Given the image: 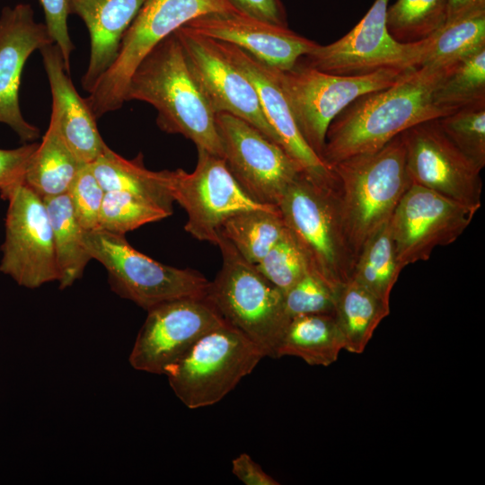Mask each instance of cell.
Returning a JSON list of instances; mask_svg holds the SVG:
<instances>
[{
    "instance_id": "obj_1",
    "label": "cell",
    "mask_w": 485,
    "mask_h": 485,
    "mask_svg": "<svg viewBox=\"0 0 485 485\" xmlns=\"http://www.w3.org/2000/svg\"><path fill=\"white\" fill-rule=\"evenodd\" d=\"M454 66H420L387 88L358 97L330 124L322 161L331 168L344 159L381 149L417 124L446 116L433 95Z\"/></svg>"
},
{
    "instance_id": "obj_2",
    "label": "cell",
    "mask_w": 485,
    "mask_h": 485,
    "mask_svg": "<svg viewBox=\"0 0 485 485\" xmlns=\"http://www.w3.org/2000/svg\"><path fill=\"white\" fill-rule=\"evenodd\" d=\"M133 100L155 108L156 123L163 131L180 134L197 149L223 157L216 113L191 73L175 31L152 48L136 67L125 95V101Z\"/></svg>"
},
{
    "instance_id": "obj_3",
    "label": "cell",
    "mask_w": 485,
    "mask_h": 485,
    "mask_svg": "<svg viewBox=\"0 0 485 485\" xmlns=\"http://www.w3.org/2000/svg\"><path fill=\"white\" fill-rule=\"evenodd\" d=\"M346 235L355 255L391 219L410 186L401 134L381 149L331 167Z\"/></svg>"
},
{
    "instance_id": "obj_4",
    "label": "cell",
    "mask_w": 485,
    "mask_h": 485,
    "mask_svg": "<svg viewBox=\"0 0 485 485\" xmlns=\"http://www.w3.org/2000/svg\"><path fill=\"white\" fill-rule=\"evenodd\" d=\"M278 208L309 269L337 295L352 279L356 258L346 235L336 181H318L301 172Z\"/></svg>"
},
{
    "instance_id": "obj_5",
    "label": "cell",
    "mask_w": 485,
    "mask_h": 485,
    "mask_svg": "<svg viewBox=\"0 0 485 485\" xmlns=\"http://www.w3.org/2000/svg\"><path fill=\"white\" fill-rule=\"evenodd\" d=\"M216 245L221 251L222 267L209 282L206 297L225 323L245 335L265 357L276 358L290 320L283 292L221 234Z\"/></svg>"
},
{
    "instance_id": "obj_6",
    "label": "cell",
    "mask_w": 485,
    "mask_h": 485,
    "mask_svg": "<svg viewBox=\"0 0 485 485\" xmlns=\"http://www.w3.org/2000/svg\"><path fill=\"white\" fill-rule=\"evenodd\" d=\"M264 357L245 335L225 322L200 337L163 375L176 397L196 410L220 401Z\"/></svg>"
},
{
    "instance_id": "obj_7",
    "label": "cell",
    "mask_w": 485,
    "mask_h": 485,
    "mask_svg": "<svg viewBox=\"0 0 485 485\" xmlns=\"http://www.w3.org/2000/svg\"><path fill=\"white\" fill-rule=\"evenodd\" d=\"M83 241L91 258L108 271L111 289L146 311L171 300L207 295L210 281L199 271L160 263L133 248L123 234L84 230Z\"/></svg>"
},
{
    "instance_id": "obj_8",
    "label": "cell",
    "mask_w": 485,
    "mask_h": 485,
    "mask_svg": "<svg viewBox=\"0 0 485 485\" xmlns=\"http://www.w3.org/2000/svg\"><path fill=\"white\" fill-rule=\"evenodd\" d=\"M236 12L230 0H146L124 34L115 62L84 99L94 118L122 106L136 67L164 38L198 17Z\"/></svg>"
},
{
    "instance_id": "obj_9",
    "label": "cell",
    "mask_w": 485,
    "mask_h": 485,
    "mask_svg": "<svg viewBox=\"0 0 485 485\" xmlns=\"http://www.w3.org/2000/svg\"><path fill=\"white\" fill-rule=\"evenodd\" d=\"M410 70L340 75L298 62L289 70L274 69L303 137L320 158L328 128L344 109L364 94L394 84Z\"/></svg>"
},
{
    "instance_id": "obj_10",
    "label": "cell",
    "mask_w": 485,
    "mask_h": 485,
    "mask_svg": "<svg viewBox=\"0 0 485 485\" xmlns=\"http://www.w3.org/2000/svg\"><path fill=\"white\" fill-rule=\"evenodd\" d=\"M160 180L172 198L187 213L184 229L199 241L217 244L224 222L240 212L278 207L253 200L238 184L225 159L198 149L195 170L159 171Z\"/></svg>"
},
{
    "instance_id": "obj_11",
    "label": "cell",
    "mask_w": 485,
    "mask_h": 485,
    "mask_svg": "<svg viewBox=\"0 0 485 485\" xmlns=\"http://www.w3.org/2000/svg\"><path fill=\"white\" fill-rule=\"evenodd\" d=\"M389 0H375L359 22L329 45H317L304 64L333 75H358L384 69H415L421 66L431 37L402 43L386 25Z\"/></svg>"
},
{
    "instance_id": "obj_12",
    "label": "cell",
    "mask_w": 485,
    "mask_h": 485,
    "mask_svg": "<svg viewBox=\"0 0 485 485\" xmlns=\"http://www.w3.org/2000/svg\"><path fill=\"white\" fill-rule=\"evenodd\" d=\"M225 164L244 192L258 203L278 207L288 186L303 172L277 143L246 120L216 114Z\"/></svg>"
},
{
    "instance_id": "obj_13",
    "label": "cell",
    "mask_w": 485,
    "mask_h": 485,
    "mask_svg": "<svg viewBox=\"0 0 485 485\" xmlns=\"http://www.w3.org/2000/svg\"><path fill=\"white\" fill-rule=\"evenodd\" d=\"M7 201L0 271L27 288L58 282L53 234L43 198L23 182Z\"/></svg>"
},
{
    "instance_id": "obj_14",
    "label": "cell",
    "mask_w": 485,
    "mask_h": 485,
    "mask_svg": "<svg viewBox=\"0 0 485 485\" xmlns=\"http://www.w3.org/2000/svg\"><path fill=\"white\" fill-rule=\"evenodd\" d=\"M480 207L410 184L389 221L401 269L425 261L435 248L455 242Z\"/></svg>"
},
{
    "instance_id": "obj_15",
    "label": "cell",
    "mask_w": 485,
    "mask_h": 485,
    "mask_svg": "<svg viewBox=\"0 0 485 485\" xmlns=\"http://www.w3.org/2000/svg\"><path fill=\"white\" fill-rule=\"evenodd\" d=\"M224 323L206 296L160 304L147 311L129 354V364L137 371L163 375L200 337Z\"/></svg>"
},
{
    "instance_id": "obj_16",
    "label": "cell",
    "mask_w": 485,
    "mask_h": 485,
    "mask_svg": "<svg viewBox=\"0 0 485 485\" xmlns=\"http://www.w3.org/2000/svg\"><path fill=\"white\" fill-rule=\"evenodd\" d=\"M411 184L464 205L481 207V169L445 134L437 119L401 133Z\"/></svg>"
},
{
    "instance_id": "obj_17",
    "label": "cell",
    "mask_w": 485,
    "mask_h": 485,
    "mask_svg": "<svg viewBox=\"0 0 485 485\" xmlns=\"http://www.w3.org/2000/svg\"><path fill=\"white\" fill-rule=\"evenodd\" d=\"M175 33L191 73L213 111L246 120L280 146L263 113L253 84L224 54L218 42L186 26L179 28Z\"/></svg>"
},
{
    "instance_id": "obj_18",
    "label": "cell",
    "mask_w": 485,
    "mask_h": 485,
    "mask_svg": "<svg viewBox=\"0 0 485 485\" xmlns=\"http://www.w3.org/2000/svg\"><path fill=\"white\" fill-rule=\"evenodd\" d=\"M53 43L46 24L35 21L30 4L3 8L0 14V122L12 128L24 143L36 140L40 130L27 122L21 112L22 72L33 51Z\"/></svg>"
},
{
    "instance_id": "obj_19",
    "label": "cell",
    "mask_w": 485,
    "mask_h": 485,
    "mask_svg": "<svg viewBox=\"0 0 485 485\" xmlns=\"http://www.w3.org/2000/svg\"><path fill=\"white\" fill-rule=\"evenodd\" d=\"M190 30L218 41L236 46L266 66L286 71L311 53L318 43L242 12L212 13L187 24Z\"/></svg>"
},
{
    "instance_id": "obj_20",
    "label": "cell",
    "mask_w": 485,
    "mask_h": 485,
    "mask_svg": "<svg viewBox=\"0 0 485 485\" xmlns=\"http://www.w3.org/2000/svg\"><path fill=\"white\" fill-rule=\"evenodd\" d=\"M216 41L224 54L253 84L263 113L278 136L281 147L304 174L318 181H335L332 170L310 148L303 137L274 69L236 46Z\"/></svg>"
},
{
    "instance_id": "obj_21",
    "label": "cell",
    "mask_w": 485,
    "mask_h": 485,
    "mask_svg": "<svg viewBox=\"0 0 485 485\" xmlns=\"http://www.w3.org/2000/svg\"><path fill=\"white\" fill-rule=\"evenodd\" d=\"M52 94V110L67 146L84 163H91L107 148L96 125V119L66 72L58 46L40 49Z\"/></svg>"
},
{
    "instance_id": "obj_22",
    "label": "cell",
    "mask_w": 485,
    "mask_h": 485,
    "mask_svg": "<svg viewBox=\"0 0 485 485\" xmlns=\"http://www.w3.org/2000/svg\"><path fill=\"white\" fill-rule=\"evenodd\" d=\"M146 0H67L69 13L86 25L91 51L82 87L91 93L115 62L122 38Z\"/></svg>"
},
{
    "instance_id": "obj_23",
    "label": "cell",
    "mask_w": 485,
    "mask_h": 485,
    "mask_svg": "<svg viewBox=\"0 0 485 485\" xmlns=\"http://www.w3.org/2000/svg\"><path fill=\"white\" fill-rule=\"evenodd\" d=\"M84 164L66 143L51 111L48 128L29 161L24 183L41 198L65 194Z\"/></svg>"
},
{
    "instance_id": "obj_24",
    "label": "cell",
    "mask_w": 485,
    "mask_h": 485,
    "mask_svg": "<svg viewBox=\"0 0 485 485\" xmlns=\"http://www.w3.org/2000/svg\"><path fill=\"white\" fill-rule=\"evenodd\" d=\"M344 349L333 313H312L290 318L276 358L296 357L310 366H329Z\"/></svg>"
},
{
    "instance_id": "obj_25",
    "label": "cell",
    "mask_w": 485,
    "mask_h": 485,
    "mask_svg": "<svg viewBox=\"0 0 485 485\" xmlns=\"http://www.w3.org/2000/svg\"><path fill=\"white\" fill-rule=\"evenodd\" d=\"M390 314L387 304L351 279L336 295L334 318L344 349L361 354L381 322Z\"/></svg>"
},
{
    "instance_id": "obj_26",
    "label": "cell",
    "mask_w": 485,
    "mask_h": 485,
    "mask_svg": "<svg viewBox=\"0 0 485 485\" xmlns=\"http://www.w3.org/2000/svg\"><path fill=\"white\" fill-rule=\"evenodd\" d=\"M89 164L105 191L128 192L172 214L173 200L163 187L159 172L146 169L141 154L133 160H128L107 146Z\"/></svg>"
},
{
    "instance_id": "obj_27",
    "label": "cell",
    "mask_w": 485,
    "mask_h": 485,
    "mask_svg": "<svg viewBox=\"0 0 485 485\" xmlns=\"http://www.w3.org/2000/svg\"><path fill=\"white\" fill-rule=\"evenodd\" d=\"M48 214L59 270V287H71L79 279L92 260L83 241L84 229L78 223L67 193L42 198Z\"/></svg>"
},
{
    "instance_id": "obj_28",
    "label": "cell",
    "mask_w": 485,
    "mask_h": 485,
    "mask_svg": "<svg viewBox=\"0 0 485 485\" xmlns=\"http://www.w3.org/2000/svg\"><path fill=\"white\" fill-rule=\"evenodd\" d=\"M286 226L278 207L240 212L226 219L219 234L249 263L256 265L279 240Z\"/></svg>"
},
{
    "instance_id": "obj_29",
    "label": "cell",
    "mask_w": 485,
    "mask_h": 485,
    "mask_svg": "<svg viewBox=\"0 0 485 485\" xmlns=\"http://www.w3.org/2000/svg\"><path fill=\"white\" fill-rule=\"evenodd\" d=\"M401 270L388 222L360 251L354 265L352 279L390 304L392 289Z\"/></svg>"
},
{
    "instance_id": "obj_30",
    "label": "cell",
    "mask_w": 485,
    "mask_h": 485,
    "mask_svg": "<svg viewBox=\"0 0 485 485\" xmlns=\"http://www.w3.org/2000/svg\"><path fill=\"white\" fill-rule=\"evenodd\" d=\"M430 37L420 66L453 67L485 48V12L447 22Z\"/></svg>"
},
{
    "instance_id": "obj_31",
    "label": "cell",
    "mask_w": 485,
    "mask_h": 485,
    "mask_svg": "<svg viewBox=\"0 0 485 485\" xmlns=\"http://www.w3.org/2000/svg\"><path fill=\"white\" fill-rule=\"evenodd\" d=\"M433 99L446 115L485 103V48L451 69L436 86Z\"/></svg>"
},
{
    "instance_id": "obj_32",
    "label": "cell",
    "mask_w": 485,
    "mask_h": 485,
    "mask_svg": "<svg viewBox=\"0 0 485 485\" xmlns=\"http://www.w3.org/2000/svg\"><path fill=\"white\" fill-rule=\"evenodd\" d=\"M446 19L447 0H396L386 11L388 31L402 43L430 37Z\"/></svg>"
},
{
    "instance_id": "obj_33",
    "label": "cell",
    "mask_w": 485,
    "mask_h": 485,
    "mask_svg": "<svg viewBox=\"0 0 485 485\" xmlns=\"http://www.w3.org/2000/svg\"><path fill=\"white\" fill-rule=\"evenodd\" d=\"M171 215L159 206L133 194L105 191L98 228L124 235L146 224L163 220Z\"/></svg>"
},
{
    "instance_id": "obj_34",
    "label": "cell",
    "mask_w": 485,
    "mask_h": 485,
    "mask_svg": "<svg viewBox=\"0 0 485 485\" xmlns=\"http://www.w3.org/2000/svg\"><path fill=\"white\" fill-rule=\"evenodd\" d=\"M449 139L481 170L485 166V103L437 119Z\"/></svg>"
},
{
    "instance_id": "obj_35",
    "label": "cell",
    "mask_w": 485,
    "mask_h": 485,
    "mask_svg": "<svg viewBox=\"0 0 485 485\" xmlns=\"http://www.w3.org/2000/svg\"><path fill=\"white\" fill-rule=\"evenodd\" d=\"M254 266L282 292L310 270L304 256L287 228L279 240Z\"/></svg>"
},
{
    "instance_id": "obj_36",
    "label": "cell",
    "mask_w": 485,
    "mask_h": 485,
    "mask_svg": "<svg viewBox=\"0 0 485 485\" xmlns=\"http://www.w3.org/2000/svg\"><path fill=\"white\" fill-rule=\"evenodd\" d=\"M283 297L289 318L303 314L334 313L336 293L311 270L283 292Z\"/></svg>"
},
{
    "instance_id": "obj_37",
    "label": "cell",
    "mask_w": 485,
    "mask_h": 485,
    "mask_svg": "<svg viewBox=\"0 0 485 485\" xmlns=\"http://www.w3.org/2000/svg\"><path fill=\"white\" fill-rule=\"evenodd\" d=\"M67 194L75 216L84 230L99 227V216L105 190L89 163H84L74 179Z\"/></svg>"
},
{
    "instance_id": "obj_38",
    "label": "cell",
    "mask_w": 485,
    "mask_h": 485,
    "mask_svg": "<svg viewBox=\"0 0 485 485\" xmlns=\"http://www.w3.org/2000/svg\"><path fill=\"white\" fill-rule=\"evenodd\" d=\"M38 144H25L14 149H0V195L7 200L13 190L24 182L29 161Z\"/></svg>"
},
{
    "instance_id": "obj_39",
    "label": "cell",
    "mask_w": 485,
    "mask_h": 485,
    "mask_svg": "<svg viewBox=\"0 0 485 485\" xmlns=\"http://www.w3.org/2000/svg\"><path fill=\"white\" fill-rule=\"evenodd\" d=\"M40 3L44 11L45 24L53 42L60 48L66 70L69 73L70 55L75 47L67 27L69 14L67 0H40Z\"/></svg>"
},
{
    "instance_id": "obj_40",
    "label": "cell",
    "mask_w": 485,
    "mask_h": 485,
    "mask_svg": "<svg viewBox=\"0 0 485 485\" xmlns=\"http://www.w3.org/2000/svg\"><path fill=\"white\" fill-rule=\"evenodd\" d=\"M242 13L256 19L287 26L285 9L280 0H230Z\"/></svg>"
},
{
    "instance_id": "obj_41",
    "label": "cell",
    "mask_w": 485,
    "mask_h": 485,
    "mask_svg": "<svg viewBox=\"0 0 485 485\" xmlns=\"http://www.w3.org/2000/svg\"><path fill=\"white\" fill-rule=\"evenodd\" d=\"M233 474L245 485H278L279 482L254 462L250 454L241 453L232 461Z\"/></svg>"
},
{
    "instance_id": "obj_42",
    "label": "cell",
    "mask_w": 485,
    "mask_h": 485,
    "mask_svg": "<svg viewBox=\"0 0 485 485\" xmlns=\"http://www.w3.org/2000/svg\"><path fill=\"white\" fill-rule=\"evenodd\" d=\"M485 12V0H447L446 22Z\"/></svg>"
}]
</instances>
